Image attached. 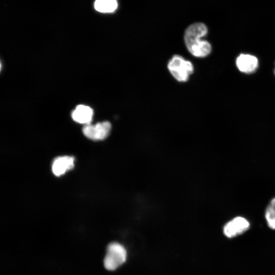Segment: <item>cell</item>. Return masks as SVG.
Segmentation results:
<instances>
[{
    "instance_id": "obj_1",
    "label": "cell",
    "mask_w": 275,
    "mask_h": 275,
    "mask_svg": "<svg viewBox=\"0 0 275 275\" xmlns=\"http://www.w3.org/2000/svg\"><path fill=\"white\" fill-rule=\"evenodd\" d=\"M208 32L206 26L202 23H195L185 30L184 39L190 53L198 58L207 56L211 51V46L206 40H201Z\"/></svg>"
},
{
    "instance_id": "obj_2",
    "label": "cell",
    "mask_w": 275,
    "mask_h": 275,
    "mask_svg": "<svg viewBox=\"0 0 275 275\" xmlns=\"http://www.w3.org/2000/svg\"><path fill=\"white\" fill-rule=\"evenodd\" d=\"M127 258L125 248L118 242L109 243L104 258V266L108 270H114L123 264Z\"/></svg>"
},
{
    "instance_id": "obj_3",
    "label": "cell",
    "mask_w": 275,
    "mask_h": 275,
    "mask_svg": "<svg viewBox=\"0 0 275 275\" xmlns=\"http://www.w3.org/2000/svg\"><path fill=\"white\" fill-rule=\"evenodd\" d=\"M168 68L174 77L180 82L187 81L194 71L191 63L179 55L172 58L168 63Z\"/></svg>"
},
{
    "instance_id": "obj_4",
    "label": "cell",
    "mask_w": 275,
    "mask_h": 275,
    "mask_svg": "<svg viewBox=\"0 0 275 275\" xmlns=\"http://www.w3.org/2000/svg\"><path fill=\"white\" fill-rule=\"evenodd\" d=\"M112 125L108 121L98 122L94 125H85L82 128L85 136L94 141L103 140L107 138L110 133Z\"/></svg>"
},
{
    "instance_id": "obj_5",
    "label": "cell",
    "mask_w": 275,
    "mask_h": 275,
    "mask_svg": "<svg viewBox=\"0 0 275 275\" xmlns=\"http://www.w3.org/2000/svg\"><path fill=\"white\" fill-rule=\"evenodd\" d=\"M250 227V223L245 218L237 216L225 225L223 231L227 237L232 238L244 233Z\"/></svg>"
},
{
    "instance_id": "obj_6",
    "label": "cell",
    "mask_w": 275,
    "mask_h": 275,
    "mask_svg": "<svg viewBox=\"0 0 275 275\" xmlns=\"http://www.w3.org/2000/svg\"><path fill=\"white\" fill-rule=\"evenodd\" d=\"M236 64L241 72L251 73L255 71L258 66V61L256 57L249 54H241L236 59Z\"/></svg>"
},
{
    "instance_id": "obj_7",
    "label": "cell",
    "mask_w": 275,
    "mask_h": 275,
    "mask_svg": "<svg viewBox=\"0 0 275 275\" xmlns=\"http://www.w3.org/2000/svg\"><path fill=\"white\" fill-rule=\"evenodd\" d=\"M74 166V158L70 156H60L56 158L52 164V171L57 176H60Z\"/></svg>"
},
{
    "instance_id": "obj_8",
    "label": "cell",
    "mask_w": 275,
    "mask_h": 275,
    "mask_svg": "<svg viewBox=\"0 0 275 275\" xmlns=\"http://www.w3.org/2000/svg\"><path fill=\"white\" fill-rule=\"evenodd\" d=\"M93 113L92 108L90 106L80 104L72 112L71 116L76 122L87 125L92 121Z\"/></svg>"
},
{
    "instance_id": "obj_9",
    "label": "cell",
    "mask_w": 275,
    "mask_h": 275,
    "mask_svg": "<svg viewBox=\"0 0 275 275\" xmlns=\"http://www.w3.org/2000/svg\"><path fill=\"white\" fill-rule=\"evenodd\" d=\"M118 7L117 0H95L94 8L95 10L101 13H112Z\"/></svg>"
},
{
    "instance_id": "obj_10",
    "label": "cell",
    "mask_w": 275,
    "mask_h": 275,
    "mask_svg": "<svg viewBox=\"0 0 275 275\" xmlns=\"http://www.w3.org/2000/svg\"><path fill=\"white\" fill-rule=\"evenodd\" d=\"M265 217L268 227L275 230V197L271 200L267 206Z\"/></svg>"
},
{
    "instance_id": "obj_11",
    "label": "cell",
    "mask_w": 275,
    "mask_h": 275,
    "mask_svg": "<svg viewBox=\"0 0 275 275\" xmlns=\"http://www.w3.org/2000/svg\"><path fill=\"white\" fill-rule=\"evenodd\" d=\"M2 65L1 62L0 61V72L2 70Z\"/></svg>"
},
{
    "instance_id": "obj_12",
    "label": "cell",
    "mask_w": 275,
    "mask_h": 275,
    "mask_svg": "<svg viewBox=\"0 0 275 275\" xmlns=\"http://www.w3.org/2000/svg\"><path fill=\"white\" fill-rule=\"evenodd\" d=\"M274 74H275V70H274Z\"/></svg>"
}]
</instances>
